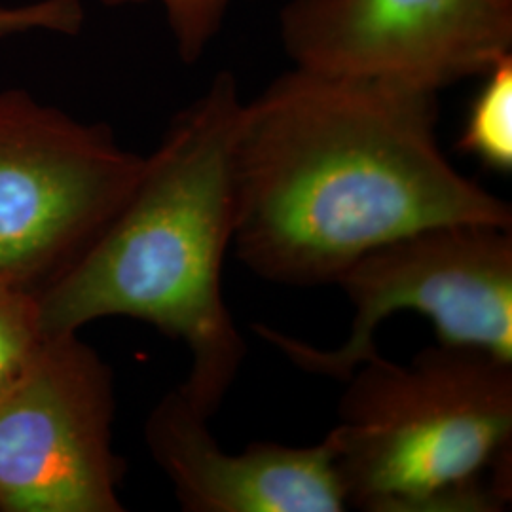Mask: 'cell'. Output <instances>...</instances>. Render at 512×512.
Here are the masks:
<instances>
[{"label":"cell","instance_id":"6da1fadb","mask_svg":"<svg viewBox=\"0 0 512 512\" xmlns=\"http://www.w3.org/2000/svg\"><path fill=\"white\" fill-rule=\"evenodd\" d=\"M437 120V93L296 67L277 76L239 116V260L266 281L317 287L429 226L512 228L511 205L444 156Z\"/></svg>","mask_w":512,"mask_h":512},{"label":"cell","instance_id":"7a4b0ae2","mask_svg":"<svg viewBox=\"0 0 512 512\" xmlns=\"http://www.w3.org/2000/svg\"><path fill=\"white\" fill-rule=\"evenodd\" d=\"M241 109L236 76L217 74L171 120L103 230L38 293L48 336L131 317L183 342L192 363L179 391L209 420L247 357L222 294Z\"/></svg>","mask_w":512,"mask_h":512},{"label":"cell","instance_id":"3957f363","mask_svg":"<svg viewBox=\"0 0 512 512\" xmlns=\"http://www.w3.org/2000/svg\"><path fill=\"white\" fill-rule=\"evenodd\" d=\"M330 431L348 505L366 512H499L512 497V365L437 344L357 366Z\"/></svg>","mask_w":512,"mask_h":512},{"label":"cell","instance_id":"277c9868","mask_svg":"<svg viewBox=\"0 0 512 512\" xmlns=\"http://www.w3.org/2000/svg\"><path fill=\"white\" fill-rule=\"evenodd\" d=\"M355 315L344 344L319 349L253 325L294 365L346 382L378 353L376 329L399 311L427 317L439 344L473 348L512 365V228L454 222L387 241L357 258L336 283Z\"/></svg>","mask_w":512,"mask_h":512},{"label":"cell","instance_id":"5b68a950","mask_svg":"<svg viewBox=\"0 0 512 512\" xmlns=\"http://www.w3.org/2000/svg\"><path fill=\"white\" fill-rule=\"evenodd\" d=\"M143 162L105 124L0 92V281L40 293L118 211Z\"/></svg>","mask_w":512,"mask_h":512},{"label":"cell","instance_id":"8992f818","mask_svg":"<svg viewBox=\"0 0 512 512\" xmlns=\"http://www.w3.org/2000/svg\"><path fill=\"white\" fill-rule=\"evenodd\" d=\"M114 382L78 332L52 334L0 389V511L122 512Z\"/></svg>","mask_w":512,"mask_h":512},{"label":"cell","instance_id":"52a82bcc","mask_svg":"<svg viewBox=\"0 0 512 512\" xmlns=\"http://www.w3.org/2000/svg\"><path fill=\"white\" fill-rule=\"evenodd\" d=\"M296 69L439 93L512 55V0H289Z\"/></svg>","mask_w":512,"mask_h":512},{"label":"cell","instance_id":"ba28073f","mask_svg":"<svg viewBox=\"0 0 512 512\" xmlns=\"http://www.w3.org/2000/svg\"><path fill=\"white\" fill-rule=\"evenodd\" d=\"M150 456L188 512H342L348 495L332 437L311 446L253 442L228 454L177 389L145 425Z\"/></svg>","mask_w":512,"mask_h":512},{"label":"cell","instance_id":"9c48e42d","mask_svg":"<svg viewBox=\"0 0 512 512\" xmlns=\"http://www.w3.org/2000/svg\"><path fill=\"white\" fill-rule=\"evenodd\" d=\"M458 150L497 173L512 171V55L482 76Z\"/></svg>","mask_w":512,"mask_h":512},{"label":"cell","instance_id":"30bf717a","mask_svg":"<svg viewBox=\"0 0 512 512\" xmlns=\"http://www.w3.org/2000/svg\"><path fill=\"white\" fill-rule=\"evenodd\" d=\"M46 338L38 291L0 281V389L18 376Z\"/></svg>","mask_w":512,"mask_h":512},{"label":"cell","instance_id":"8fae6325","mask_svg":"<svg viewBox=\"0 0 512 512\" xmlns=\"http://www.w3.org/2000/svg\"><path fill=\"white\" fill-rule=\"evenodd\" d=\"M105 6L118 8L129 4L160 2L171 35L184 63H196L219 35L224 18L234 0H101Z\"/></svg>","mask_w":512,"mask_h":512},{"label":"cell","instance_id":"7c38bea8","mask_svg":"<svg viewBox=\"0 0 512 512\" xmlns=\"http://www.w3.org/2000/svg\"><path fill=\"white\" fill-rule=\"evenodd\" d=\"M82 0H37L18 6L0 4V38L27 33L78 35L84 25Z\"/></svg>","mask_w":512,"mask_h":512}]
</instances>
